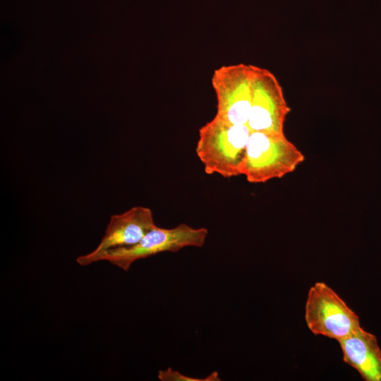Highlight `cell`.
<instances>
[{
  "label": "cell",
  "instance_id": "8992f818",
  "mask_svg": "<svg viewBox=\"0 0 381 381\" xmlns=\"http://www.w3.org/2000/svg\"><path fill=\"white\" fill-rule=\"evenodd\" d=\"M289 111L275 75L266 68L252 65V102L246 124L250 131L283 134Z\"/></svg>",
  "mask_w": 381,
  "mask_h": 381
},
{
  "label": "cell",
  "instance_id": "6da1fadb",
  "mask_svg": "<svg viewBox=\"0 0 381 381\" xmlns=\"http://www.w3.org/2000/svg\"><path fill=\"white\" fill-rule=\"evenodd\" d=\"M250 133L246 124H233L217 116L200 127L195 152L204 171L224 178L241 175Z\"/></svg>",
  "mask_w": 381,
  "mask_h": 381
},
{
  "label": "cell",
  "instance_id": "ba28073f",
  "mask_svg": "<svg viewBox=\"0 0 381 381\" xmlns=\"http://www.w3.org/2000/svg\"><path fill=\"white\" fill-rule=\"evenodd\" d=\"M343 361L365 381H381V350L373 334L361 327L338 341Z\"/></svg>",
  "mask_w": 381,
  "mask_h": 381
},
{
  "label": "cell",
  "instance_id": "7a4b0ae2",
  "mask_svg": "<svg viewBox=\"0 0 381 381\" xmlns=\"http://www.w3.org/2000/svg\"><path fill=\"white\" fill-rule=\"evenodd\" d=\"M304 155L284 135L260 131L250 132L241 175L252 183L280 179L294 171Z\"/></svg>",
  "mask_w": 381,
  "mask_h": 381
},
{
  "label": "cell",
  "instance_id": "52a82bcc",
  "mask_svg": "<svg viewBox=\"0 0 381 381\" xmlns=\"http://www.w3.org/2000/svg\"><path fill=\"white\" fill-rule=\"evenodd\" d=\"M155 226L152 212L146 207L135 206L113 214L98 246L92 251L78 256L76 262L81 266L90 265L105 250L138 243Z\"/></svg>",
  "mask_w": 381,
  "mask_h": 381
},
{
  "label": "cell",
  "instance_id": "3957f363",
  "mask_svg": "<svg viewBox=\"0 0 381 381\" xmlns=\"http://www.w3.org/2000/svg\"><path fill=\"white\" fill-rule=\"evenodd\" d=\"M207 234V229L194 228L186 224L170 229L156 225L138 243L105 250L97 257L95 262L105 260L126 272L140 259L163 252L176 253L186 247L201 248Z\"/></svg>",
  "mask_w": 381,
  "mask_h": 381
},
{
  "label": "cell",
  "instance_id": "277c9868",
  "mask_svg": "<svg viewBox=\"0 0 381 381\" xmlns=\"http://www.w3.org/2000/svg\"><path fill=\"white\" fill-rule=\"evenodd\" d=\"M304 316L312 333L337 341L361 327L358 315L334 290L322 282H315L309 289Z\"/></svg>",
  "mask_w": 381,
  "mask_h": 381
},
{
  "label": "cell",
  "instance_id": "9c48e42d",
  "mask_svg": "<svg viewBox=\"0 0 381 381\" xmlns=\"http://www.w3.org/2000/svg\"><path fill=\"white\" fill-rule=\"evenodd\" d=\"M158 378L162 381H219L220 380L219 373L216 371L211 373L206 377L202 379H198L195 377H188L179 373L177 370H174L171 368H168L167 370H159Z\"/></svg>",
  "mask_w": 381,
  "mask_h": 381
},
{
  "label": "cell",
  "instance_id": "5b68a950",
  "mask_svg": "<svg viewBox=\"0 0 381 381\" xmlns=\"http://www.w3.org/2000/svg\"><path fill=\"white\" fill-rule=\"evenodd\" d=\"M217 100L215 116L233 124H247L252 102V65L215 69L211 79Z\"/></svg>",
  "mask_w": 381,
  "mask_h": 381
}]
</instances>
